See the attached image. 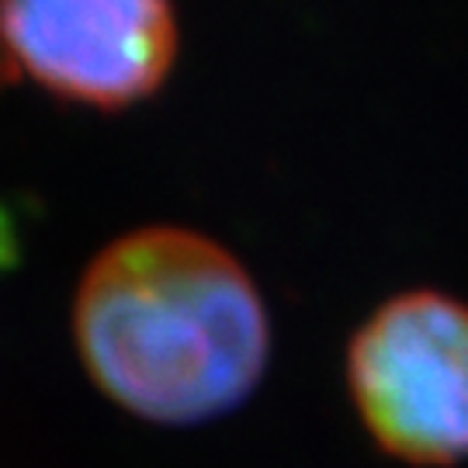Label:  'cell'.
<instances>
[{"mask_svg":"<svg viewBox=\"0 0 468 468\" xmlns=\"http://www.w3.org/2000/svg\"><path fill=\"white\" fill-rule=\"evenodd\" d=\"M80 365L125 413L205 423L236 410L271 361V316L250 271L218 239L146 226L87 264L73 299Z\"/></svg>","mask_w":468,"mask_h":468,"instance_id":"1","label":"cell"},{"mask_svg":"<svg viewBox=\"0 0 468 468\" xmlns=\"http://www.w3.org/2000/svg\"><path fill=\"white\" fill-rule=\"evenodd\" d=\"M0 38L42 90L122 112L167 84L181 28L174 0H0Z\"/></svg>","mask_w":468,"mask_h":468,"instance_id":"3","label":"cell"},{"mask_svg":"<svg viewBox=\"0 0 468 468\" xmlns=\"http://www.w3.org/2000/svg\"><path fill=\"white\" fill-rule=\"evenodd\" d=\"M347 385L375 444L399 462H468V302L417 288L382 302L347 347Z\"/></svg>","mask_w":468,"mask_h":468,"instance_id":"2","label":"cell"}]
</instances>
